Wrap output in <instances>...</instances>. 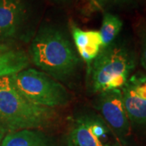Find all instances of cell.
I'll return each mask as SVG.
<instances>
[{"mask_svg": "<svg viewBox=\"0 0 146 146\" xmlns=\"http://www.w3.org/2000/svg\"><path fill=\"white\" fill-rule=\"evenodd\" d=\"M26 18L27 7L23 0H0V39L16 36Z\"/></svg>", "mask_w": 146, "mask_h": 146, "instance_id": "obj_7", "label": "cell"}, {"mask_svg": "<svg viewBox=\"0 0 146 146\" xmlns=\"http://www.w3.org/2000/svg\"><path fill=\"white\" fill-rule=\"evenodd\" d=\"M71 31L72 34L73 40L76 48L78 51L80 56L83 54L85 47L88 44V33L87 31H84L83 29H80L77 25H76L74 23L71 25Z\"/></svg>", "mask_w": 146, "mask_h": 146, "instance_id": "obj_13", "label": "cell"}, {"mask_svg": "<svg viewBox=\"0 0 146 146\" xmlns=\"http://www.w3.org/2000/svg\"><path fill=\"white\" fill-rule=\"evenodd\" d=\"M121 90L129 121L139 125H146V100L136 94L128 80Z\"/></svg>", "mask_w": 146, "mask_h": 146, "instance_id": "obj_9", "label": "cell"}, {"mask_svg": "<svg viewBox=\"0 0 146 146\" xmlns=\"http://www.w3.org/2000/svg\"><path fill=\"white\" fill-rule=\"evenodd\" d=\"M88 33V44L85 47L83 54L80 55L81 58L85 63H87L88 68V74L90 71L91 64L94 60V58L98 56V54L102 50V36L99 31L97 30H89Z\"/></svg>", "mask_w": 146, "mask_h": 146, "instance_id": "obj_12", "label": "cell"}, {"mask_svg": "<svg viewBox=\"0 0 146 146\" xmlns=\"http://www.w3.org/2000/svg\"><path fill=\"white\" fill-rule=\"evenodd\" d=\"M94 3L96 7H102V6L109 4V3H120L126 0H91Z\"/></svg>", "mask_w": 146, "mask_h": 146, "instance_id": "obj_15", "label": "cell"}, {"mask_svg": "<svg viewBox=\"0 0 146 146\" xmlns=\"http://www.w3.org/2000/svg\"><path fill=\"white\" fill-rule=\"evenodd\" d=\"M15 89L25 98L38 106L50 108L65 106L71 97L67 89L46 73L26 68L10 76Z\"/></svg>", "mask_w": 146, "mask_h": 146, "instance_id": "obj_3", "label": "cell"}, {"mask_svg": "<svg viewBox=\"0 0 146 146\" xmlns=\"http://www.w3.org/2000/svg\"><path fill=\"white\" fill-rule=\"evenodd\" d=\"M122 27L123 21H121L119 16L109 12L105 13L102 18V27L99 31L102 41V49L113 43L116 36L119 35L121 31Z\"/></svg>", "mask_w": 146, "mask_h": 146, "instance_id": "obj_11", "label": "cell"}, {"mask_svg": "<svg viewBox=\"0 0 146 146\" xmlns=\"http://www.w3.org/2000/svg\"><path fill=\"white\" fill-rule=\"evenodd\" d=\"M135 58L130 50L120 43H111L101 50L91 64L88 75L92 76L94 92H103L110 80L121 75H130Z\"/></svg>", "mask_w": 146, "mask_h": 146, "instance_id": "obj_4", "label": "cell"}, {"mask_svg": "<svg viewBox=\"0 0 146 146\" xmlns=\"http://www.w3.org/2000/svg\"><path fill=\"white\" fill-rule=\"evenodd\" d=\"M0 131H1V132H3V133H4V132H3V131H2V129H1V128H0Z\"/></svg>", "mask_w": 146, "mask_h": 146, "instance_id": "obj_18", "label": "cell"}, {"mask_svg": "<svg viewBox=\"0 0 146 146\" xmlns=\"http://www.w3.org/2000/svg\"><path fill=\"white\" fill-rule=\"evenodd\" d=\"M110 128L102 117L82 115L72 121L67 136L68 146H118L108 142Z\"/></svg>", "mask_w": 146, "mask_h": 146, "instance_id": "obj_5", "label": "cell"}, {"mask_svg": "<svg viewBox=\"0 0 146 146\" xmlns=\"http://www.w3.org/2000/svg\"><path fill=\"white\" fill-rule=\"evenodd\" d=\"M141 63L142 67L146 71V32H144L141 40Z\"/></svg>", "mask_w": 146, "mask_h": 146, "instance_id": "obj_14", "label": "cell"}, {"mask_svg": "<svg viewBox=\"0 0 146 146\" xmlns=\"http://www.w3.org/2000/svg\"><path fill=\"white\" fill-rule=\"evenodd\" d=\"M55 118V109L29 101L15 89L10 76L0 78V128L3 132L43 128Z\"/></svg>", "mask_w": 146, "mask_h": 146, "instance_id": "obj_2", "label": "cell"}, {"mask_svg": "<svg viewBox=\"0 0 146 146\" xmlns=\"http://www.w3.org/2000/svg\"><path fill=\"white\" fill-rule=\"evenodd\" d=\"M54 1H57V2H64L66 0H54Z\"/></svg>", "mask_w": 146, "mask_h": 146, "instance_id": "obj_17", "label": "cell"}, {"mask_svg": "<svg viewBox=\"0 0 146 146\" xmlns=\"http://www.w3.org/2000/svg\"><path fill=\"white\" fill-rule=\"evenodd\" d=\"M3 133L0 131V140H1V138H2V136H3Z\"/></svg>", "mask_w": 146, "mask_h": 146, "instance_id": "obj_16", "label": "cell"}, {"mask_svg": "<svg viewBox=\"0 0 146 146\" xmlns=\"http://www.w3.org/2000/svg\"><path fill=\"white\" fill-rule=\"evenodd\" d=\"M29 63L25 50L0 42V78L20 72L28 68Z\"/></svg>", "mask_w": 146, "mask_h": 146, "instance_id": "obj_8", "label": "cell"}, {"mask_svg": "<svg viewBox=\"0 0 146 146\" xmlns=\"http://www.w3.org/2000/svg\"><path fill=\"white\" fill-rule=\"evenodd\" d=\"M1 146H52L50 139L38 129H25L9 132Z\"/></svg>", "mask_w": 146, "mask_h": 146, "instance_id": "obj_10", "label": "cell"}, {"mask_svg": "<svg viewBox=\"0 0 146 146\" xmlns=\"http://www.w3.org/2000/svg\"><path fill=\"white\" fill-rule=\"evenodd\" d=\"M95 107L117 137L123 140L128 135L130 121L123 106L121 89L99 93Z\"/></svg>", "mask_w": 146, "mask_h": 146, "instance_id": "obj_6", "label": "cell"}, {"mask_svg": "<svg viewBox=\"0 0 146 146\" xmlns=\"http://www.w3.org/2000/svg\"><path fill=\"white\" fill-rule=\"evenodd\" d=\"M32 62L56 80H65L73 76L79 65V58L72 45L57 28H42L30 46Z\"/></svg>", "mask_w": 146, "mask_h": 146, "instance_id": "obj_1", "label": "cell"}]
</instances>
